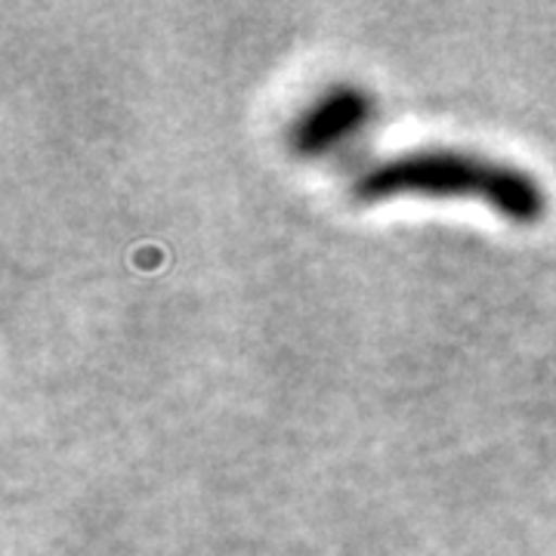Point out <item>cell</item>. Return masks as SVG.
I'll list each match as a JSON object with an SVG mask.
<instances>
[{"mask_svg": "<svg viewBox=\"0 0 556 556\" xmlns=\"http://www.w3.org/2000/svg\"><path fill=\"white\" fill-rule=\"evenodd\" d=\"M375 112V100L356 87V84H338L325 90L303 115H300L291 130L288 142L303 159H316L331 149H338L343 139L356 137L358 130L368 124Z\"/></svg>", "mask_w": 556, "mask_h": 556, "instance_id": "2", "label": "cell"}, {"mask_svg": "<svg viewBox=\"0 0 556 556\" xmlns=\"http://www.w3.org/2000/svg\"><path fill=\"white\" fill-rule=\"evenodd\" d=\"M358 201H387L396 195H437L489 204L514 223H535L547 211V192L529 170L501 159L460 149H412L365 167L353 179Z\"/></svg>", "mask_w": 556, "mask_h": 556, "instance_id": "1", "label": "cell"}]
</instances>
